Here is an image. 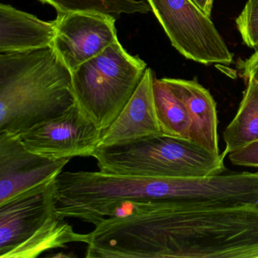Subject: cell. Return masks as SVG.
Listing matches in <instances>:
<instances>
[{"mask_svg":"<svg viewBox=\"0 0 258 258\" xmlns=\"http://www.w3.org/2000/svg\"><path fill=\"white\" fill-rule=\"evenodd\" d=\"M89 233L87 258H258V208L134 205Z\"/></svg>","mask_w":258,"mask_h":258,"instance_id":"obj_1","label":"cell"},{"mask_svg":"<svg viewBox=\"0 0 258 258\" xmlns=\"http://www.w3.org/2000/svg\"><path fill=\"white\" fill-rule=\"evenodd\" d=\"M75 102L72 72L53 46L0 55V134L18 135Z\"/></svg>","mask_w":258,"mask_h":258,"instance_id":"obj_2","label":"cell"},{"mask_svg":"<svg viewBox=\"0 0 258 258\" xmlns=\"http://www.w3.org/2000/svg\"><path fill=\"white\" fill-rule=\"evenodd\" d=\"M55 179L0 205V258H35L69 243L88 244L57 212Z\"/></svg>","mask_w":258,"mask_h":258,"instance_id":"obj_3","label":"cell"},{"mask_svg":"<svg viewBox=\"0 0 258 258\" xmlns=\"http://www.w3.org/2000/svg\"><path fill=\"white\" fill-rule=\"evenodd\" d=\"M224 152L214 154L188 139L155 134L128 144L98 147L99 170L159 178L204 177L226 170Z\"/></svg>","mask_w":258,"mask_h":258,"instance_id":"obj_4","label":"cell"},{"mask_svg":"<svg viewBox=\"0 0 258 258\" xmlns=\"http://www.w3.org/2000/svg\"><path fill=\"white\" fill-rule=\"evenodd\" d=\"M146 69L142 58L131 55L117 41L72 72L75 102L105 131L129 102Z\"/></svg>","mask_w":258,"mask_h":258,"instance_id":"obj_5","label":"cell"},{"mask_svg":"<svg viewBox=\"0 0 258 258\" xmlns=\"http://www.w3.org/2000/svg\"><path fill=\"white\" fill-rule=\"evenodd\" d=\"M172 46L203 64H231L233 55L208 17L191 0H147Z\"/></svg>","mask_w":258,"mask_h":258,"instance_id":"obj_6","label":"cell"},{"mask_svg":"<svg viewBox=\"0 0 258 258\" xmlns=\"http://www.w3.org/2000/svg\"><path fill=\"white\" fill-rule=\"evenodd\" d=\"M103 132L83 114L75 102L61 114L22 131L18 137L31 152L61 159L93 156Z\"/></svg>","mask_w":258,"mask_h":258,"instance_id":"obj_7","label":"cell"},{"mask_svg":"<svg viewBox=\"0 0 258 258\" xmlns=\"http://www.w3.org/2000/svg\"><path fill=\"white\" fill-rule=\"evenodd\" d=\"M53 46L71 72L118 41L116 19L97 13L58 14Z\"/></svg>","mask_w":258,"mask_h":258,"instance_id":"obj_8","label":"cell"},{"mask_svg":"<svg viewBox=\"0 0 258 258\" xmlns=\"http://www.w3.org/2000/svg\"><path fill=\"white\" fill-rule=\"evenodd\" d=\"M70 160L37 155L28 150L18 135L0 134V205L55 179Z\"/></svg>","mask_w":258,"mask_h":258,"instance_id":"obj_9","label":"cell"},{"mask_svg":"<svg viewBox=\"0 0 258 258\" xmlns=\"http://www.w3.org/2000/svg\"><path fill=\"white\" fill-rule=\"evenodd\" d=\"M155 73L147 68L129 102L102 134L99 147L128 144L162 134L154 98Z\"/></svg>","mask_w":258,"mask_h":258,"instance_id":"obj_10","label":"cell"},{"mask_svg":"<svg viewBox=\"0 0 258 258\" xmlns=\"http://www.w3.org/2000/svg\"><path fill=\"white\" fill-rule=\"evenodd\" d=\"M185 105L190 120L189 140L214 154H220L217 105L208 90L196 79L163 78Z\"/></svg>","mask_w":258,"mask_h":258,"instance_id":"obj_11","label":"cell"},{"mask_svg":"<svg viewBox=\"0 0 258 258\" xmlns=\"http://www.w3.org/2000/svg\"><path fill=\"white\" fill-rule=\"evenodd\" d=\"M56 20L45 22L7 4L0 5V52H24L53 45Z\"/></svg>","mask_w":258,"mask_h":258,"instance_id":"obj_12","label":"cell"},{"mask_svg":"<svg viewBox=\"0 0 258 258\" xmlns=\"http://www.w3.org/2000/svg\"><path fill=\"white\" fill-rule=\"evenodd\" d=\"M246 80L247 87L239 108L223 132V152L226 155L250 142L258 140V82L253 78H247Z\"/></svg>","mask_w":258,"mask_h":258,"instance_id":"obj_13","label":"cell"},{"mask_svg":"<svg viewBox=\"0 0 258 258\" xmlns=\"http://www.w3.org/2000/svg\"><path fill=\"white\" fill-rule=\"evenodd\" d=\"M154 98L162 134L189 140L191 120L185 105L163 79L154 80Z\"/></svg>","mask_w":258,"mask_h":258,"instance_id":"obj_14","label":"cell"},{"mask_svg":"<svg viewBox=\"0 0 258 258\" xmlns=\"http://www.w3.org/2000/svg\"><path fill=\"white\" fill-rule=\"evenodd\" d=\"M55 9L58 14L97 13L114 18L123 14H147L152 11L147 0H39Z\"/></svg>","mask_w":258,"mask_h":258,"instance_id":"obj_15","label":"cell"},{"mask_svg":"<svg viewBox=\"0 0 258 258\" xmlns=\"http://www.w3.org/2000/svg\"><path fill=\"white\" fill-rule=\"evenodd\" d=\"M236 25L243 42L248 47L258 50V0H248L240 16Z\"/></svg>","mask_w":258,"mask_h":258,"instance_id":"obj_16","label":"cell"},{"mask_svg":"<svg viewBox=\"0 0 258 258\" xmlns=\"http://www.w3.org/2000/svg\"><path fill=\"white\" fill-rule=\"evenodd\" d=\"M228 155L233 165L258 167V140L229 152Z\"/></svg>","mask_w":258,"mask_h":258,"instance_id":"obj_17","label":"cell"},{"mask_svg":"<svg viewBox=\"0 0 258 258\" xmlns=\"http://www.w3.org/2000/svg\"><path fill=\"white\" fill-rule=\"evenodd\" d=\"M241 70L244 78H253L258 82V50L241 63Z\"/></svg>","mask_w":258,"mask_h":258,"instance_id":"obj_18","label":"cell"},{"mask_svg":"<svg viewBox=\"0 0 258 258\" xmlns=\"http://www.w3.org/2000/svg\"><path fill=\"white\" fill-rule=\"evenodd\" d=\"M191 2L208 17H211L214 0H191Z\"/></svg>","mask_w":258,"mask_h":258,"instance_id":"obj_19","label":"cell"}]
</instances>
